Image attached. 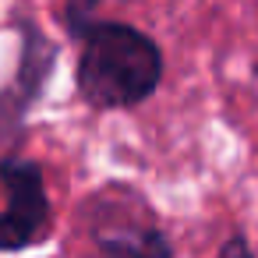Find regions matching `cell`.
Here are the masks:
<instances>
[{
    "instance_id": "obj_4",
    "label": "cell",
    "mask_w": 258,
    "mask_h": 258,
    "mask_svg": "<svg viewBox=\"0 0 258 258\" xmlns=\"http://www.w3.org/2000/svg\"><path fill=\"white\" fill-rule=\"evenodd\" d=\"M216 258H254V254H251V247H247V240L233 233V237H230V240H226V244L219 247V254H216Z\"/></svg>"
},
{
    "instance_id": "obj_2",
    "label": "cell",
    "mask_w": 258,
    "mask_h": 258,
    "mask_svg": "<svg viewBox=\"0 0 258 258\" xmlns=\"http://www.w3.org/2000/svg\"><path fill=\"white\" fill-rule=\"evenodd\" d=\"M0 177L8 187V209L0 212V251L36 244L50 226V202L43 191L39 166L8 159L0 163Z\"/></svg>"
},
{
    "instance_id": "obj_3",
    "label": "cell",
    "mask_w": 258,
    "mask_h": 258,
    "mask_svg": "<svg viewBox=\"0 0 258 258\" xmlns=\"http://www.w3.org/2000/svg\"><path fill=\"white\" fill-rule=\"evenodd\" d=\"M89 258H170V240L159 230L120 226L99 233Z\"/></svg>"
},
{
    "instance_id": "obj_1",
    "label": "cell",
    "mask_w": 258,
    "mask_h": 258,
    "mask_svg": "<svg viewBox=\"0 0 258 258\" xmlns=\"http://www.w3.org/2000/svg\"><path fill=\"white\" fill-rule=\"evenodd\" d=\"M163 75L159 46L131 25H89L82 36L78 89L92 106H131L145 99Z\"/></svg>"
}]
</instances>
